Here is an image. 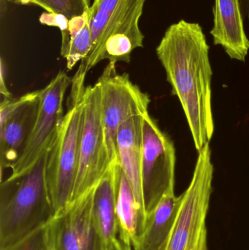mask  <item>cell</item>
<instances>
[{
  "label": "cell",
  "mask_w": 249,
  "mask_h": 250,
  "mask_svg": "<svg viewBox=\"0 0 249 250\" xmlns=\"http://www.w3.org/2000/svg\"><path fill=\"white\" fill-rule=\"evenodd\" d=\"M1 76H0V92L4 96V98H11V93L9 92L5 84V72H4V65L2 61L1 62Z\"/></svg>",
  "instance_id": "7402d4cb"
},
{
  "label": "cell",
  "mask_w": 249,
  "mask_h": 250,
  "mask_svg": "<svg viewBox=\"0 0 249 250\" xmlns=\"http://www.w3.org/2000/svg\"><path fill=\"white\" fill-rule=\"evenodd\" d=\"M68 104L67 112L48 151L45 168L47 187L55 215L71 202L78 166L82 99Z\"/></svg>",
  "instance_id": "5b68a950"
},
{
  "label": "cell",
  "mask_w": 249,
  "mask_h": 250,
  "mask_svg": "<svg viewBox=\"0 0 249 250\" xmlns=\"http://www.w3.org/2000/svg\"><path fill=\"white\" fill-rule=\"evenodd\" d=\"M48 151L23 174L1 181L0 250L45 227L55 216L45 177Z\"/></svg>",
  "instance_id": "3957f363"
},
{
  "label": "cell",
  "mask_w": 249,
  "mask_h": 250,
  "mask_svg": "<svg viewBox=\"0 0 249 250\" xmlns=\"http://www.w3.org/2000/svg\"><path fill=\"white\" fill-rule=\"evenodd\" d=\"M96 84L100 95L101 117L110 163L118 161L116 136L121 124L149 111L151 99L127 73L118 74L115 63L108 62Z\"/></svg>",
  "instance_id": "52a82bcc"
},
{
  "label": "cell",
  "mask_w": 249,
  "mask_h": 250,
  "mask_svg": "<svg viewBox=\"0 0 249 250\" xmlns=\"http://www.w3.org/2000/svg\"><path fill=\"white\" fill-rule=\"evenodd\" d=\"M172 94L181 103L200 151L214 132L211 105L213 70L209 45L199 23L181 20L170 26L156 48Z\"/></svg>",
  "instance_id": "6da1fadb"
},
{
  "label": "cell",
  "mask_w": 249,
  "mask_h": 250,
  "mask_svg": "<svg viewBox=\"0 0 249 250\" xmlns=\"http://www.w3.org/2000/svg\"><path fill=\"white\" fill-rule=\"evenodd\" d=\"M45 227L38 229L23 240L4 250H46L45 245Z\"/></svg>",
  "instance_id": "ffe728a7"
},
{
  "label": "cell",
  "mask_w": 249,
  "mask_h": 250,
  "mask_svg": "<svg viewBox=\"0 0 249 250\" xmlns=\"http://www.w3.org/2000/svg\"><path fill=\"white\" fill-rule=\"evenodd\" d=\"M175 162L173 142L147 111L143 116L141 159L146 216L154 210L170 189L175 188Z\"/></svg>",
  "instance_id": "ba28073f"
},
{
  "label": "cell",
  "mask_w": 249,
  "mask_h": 250,
  "mask_svg": "<svg viewBox=\"0 0 249 250\" xmlns=\"http://www.w3.org/2000/svg\"><path fill=\"white\" fill-rule=\"evenodd\" d=\"M182 201L170 189L157 207L147 216L141 234L133 245L134 250H166Z\"/></svg>",
  "instance_id": "9a60e30c"
},
{
  "label": "cell",
  "mask_w": 249,
  "mask_h": 250,
  "mask_svg": "<svg viewBox=\"0 0 249 250\" xmlns=\"http://www.w3.org/2000/svg\"><path fill=\"white\" fill-rule=\"evenodd\" d=\"M110 165L101 117L100 95L95 83L86 86L82 98L78 166L70 204L95 188Z\"/></svg>",
  "instance_id": "8992f818"
},
{
  "label": "cell",
  "mask_w": 249,
  "mask_h": 250,
  "mask_svg": "<svg viewBox=\"0 0 249 250\" xmlns=\"http://www.w3.org/2000/svg\"><path fill=\"white\" fill-rule=\"evenodd\" d=\"M213 26L211 31L214 45H220L232 60L245 62L249 40L244 29L240 0H214Z\"/></svg>",
  "instance_id": "8fae6325"
},
{
  "label": "cell",
  "mask_w": 249,
  "mask_h": 250,
  "mask_svg": "<svg viewBox=\"0 0 249 250\" xmlns=\"http://www.w3.org/2000/svg\"><path fill=\"white\" fill-rule=\"evenodd\" d=\"M121 171L119 162L111 163L94 191V217L99 236L108 249L118 238L116 193Z\"/></svg>",
  "instance_id": "5bb4252c"
},
{
  "label": "cell",
  "mask_w": 249,
  "mask_h": 250,
  "mask_svg": "<svg viewBox=\"0 0 249 250\" xmlns=\"http://www.w3.org/2000/svg\"><path fill=\"white\" fill-rule=\"evenodd\" d=\"M210 144L200 151L192 179L182 201L166 250H208L206 218L213 192Z\"/></svg>",
  "instance_id": "277c9868"
},
{
  "label": "cell",
  "mask_w": 249,
  "mask_h": 250,
  "mask_svg": "<svg viewBox=\"0 0 249 250\" xmlns=\"http://www.w3.org/2000/svg\"><path fill=\"white\" fill-rule=\"evenodd\" d=\"M116 217L118 237L133 246L144 229V222L130 182L122 169L117 187Z\"/></svg>",
  "instance_id": "2e32d148"
},
{
  "label": "cell",
  "mask_w": 249,
  "mask_h": 250,
  "mask_svg": "<svg viewBox=\"0 0 249 250\" xmlns=\"http://www.w3.org/2000/svg\"><path fill=\"white\" fill-rule=\"evenodd\" d=\"M94 191L71 203L45 226L46 250H108L94 217Z\"/></svg>",
  "instance_id": "30bf717a"
},
{
  "label": "cell",
  "mask_w": 249,
  "mask_h": 250,
  "mask_svg": "<svg viewBox=\"0 0 249 250\" xmlns=\"http://www.w3.org/2000/svg\"><path fill=\"white\" fill-rule=\"evenodd\" d=\"M71 83L68 75L60 71L41 89L36 121L20 158L11 168V177L23 174L51 148L64 120L63 102Z\"/></svg>",
  "instance_id": "9c48e42d"
},
{
  "label": "cell",
  "mask_w": 249,
  "mask_h": 250,
  "mask_svg": "<svg viewBox=\"0 0 249 250\" xmlns=\"http://www.w3.org/2000/svg\"><path fill=\"white\" fill-rule=\"evenodd\" d=\"M41 89L29 92L18 98H4L0 104V125H2L9 120L13 114L19 111L28 103L39 98Z\"/></svg>",
  "instance_id": "d6986e66"
},
{
  "label": "cell",
  "mask_w": 249,
  "mask_h": 250,
  "mask_svg": "<svg viewBox=\"0 0 249 250\" xmlns=\"http://www.w3.org/2000/svg\"><path fill=\"white\" fill-rule=\"evenodd\" d=\"M244 19H249V0H240Z\"/></svg>",
  "instance_id": "cb8c5ba5"
},
{
  "label": "cell",
  "mask_w": 249,
  "mask_h": 250,
  "mask_svg": "<svg viewBox=\"0 0 249 250\" xmlns=\"http://www.w3.org/2000/svg\"><path fill=\"white\" fill-rule=\"evenodd\" d=\"M143 114L133 116L120 126L116 136V151L120 166L130 182L140 208L143 222L146 225L147 216L145 209L141 185Z\"/></svg>",
  "instance_id": "7c38bea8"
},
{
  "label": "cell",
  "mask_w": 249,
  "mask_h": 250,
  "mask_svg": "<svg viewBox=\"0 0 249 250\" xmlns=\"http://www.w3.org/2000/svg\"><path fill=\"white\" fill-rule=\"evenodd\" d=\"M146 0H95L91 5L92 48L80 62L72 79L70 96L84 92L85 79L104 60L130 63L134 49L143 48L144 35L139 26Z\"/></svg>",
  "instance_id": "7a4b0ae2"
},
{
  "label": "cell",
  "mask_w": 249,
  "mask_h": 250,
  "mask_svg": "<svg viewBox=\"0 0 249 250\" xmlns=\"http://www.w3.org/2000/svg\"><path fill=\"white\" fill-rule=\"evenodd\" d=\"M39 97L23 105L5 123L0 125L1 170L11 169L20 158L36 121Z\"/></svg>",
  "instance_id": "4fadbf2b"
},
{
  "label": "cell",
  "mask_w": 249,
  "mask_h": 250,
  "mask_svg": "<svg viewBox=\"0 0 249 250\" xmlns=\"http://www.w3.org/2000/svg\"><path fill=\"white\" fill-rule=\"evenodd\" d=\"M13 4L39 6L49 13H61L69 19L82 14L90 0H7Z\"/></svg>",
  "instance_id": "ac0fdd59"
},
{
  "label": "cell",
  "mask_w": 249,
  "mask_h": 250,
  "mask_svg": "<svg viewBox=\"0 0 249 250\" xmlns=\"http://www.w3.org/2000/svg\"><path fill=\"white\" fill-rule=\"evenodd\" d=\"M39 21L42 24L58 28L61 32H64L68 29L70 19L61 13L45 12L39 16Z\"/></svg>",
  "instance_id": "44dd1931"
},
{
  "label": "cell",
  "mask_w": 249,
  "mask_h": 250,
  "mask_svg": "<svg viewBox=\"0 0 249 250\" xmlns=\"http://www.w3.org/2000/svg\"><path fill=\"white\" fill-rule=\"evenodd\" d=\"M108 250H132V246L124 243L118 237L111 242Z\"/></svg>",
  "instance_id": "603a6c76"
},
{
  "label": "cell",
  "mask_w": 249,
  "mask_h": 250,
  "mask_svg": "<svg viewBox=\"0 0 249 250\" xmlns=\"http://www.w3.org/2000/svg\"><path fill=\"white\" fill-rule=\"evenodd\" d=\"M91 19V6L86 4L83 13L70 19L68 29L61 32V55L67 61L68 70L86 58L92 51Z\"/></svg>",
  "instance_id": "e0dca14e"
}]
</instances>
